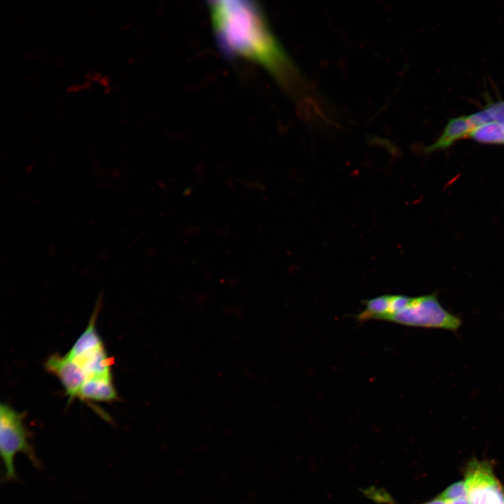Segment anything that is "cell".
Instances as JSON below:
<instances>
[{
	"label": "cell",
	"mask_w": 504,
	"mask_h": 504,
	"mask_svg": "<svg viewBox=\"0 0 504 504\" xmlns=\"http://www.w3.org/2000/svg\"><path fill=\"white\" fill-rule=\"evenodd\" d=\"M419 504H469L467 496L451 498L444 495L442 492L433 498Z\"/></svg>",
	"instance_id": "10"
},
{
	"label": "cell",
	"mask_w": 504,
	"mask_h": 504,
	"mask_svg": "<svg viewBox=\"0 0 504 504\" xmlns=\"http://www.w3.org/2000/svg\"><path fill=\"white\" fill-rule=\"evenodd\" d=\"M209 10L225 50L259 62L287 87L296 85L298 74L259 6L251 0H216L210 2Z\"/></svg>",
	"instance_id": "1"
},
{
	"label": "cell",
	"mask_w": 504,
	"mask_h": 504,
	"mask_svg": "<svg viewBox=\"0 0 504 504\" xmlns=\"http://www.w3.org/2000/svg\"><path fill=\"white\" fill-rule=\"evenodd\" d=\"M75 360L82 367L88 379L112 377L111 358L104 346Z\"/></svg>",
	"instance_id": "8"
},
{
	"label": "cell",
	"mask_w": 504,
	"mask_h": 504,
	"mask_svg": "<svg viewBox=\"0 0 504 504\" xmlns=\"http://www.w3.org/2000/svg\"><path fill=\"white\" fill-rule=\"evenodd\" d=\"M365 308L356 318L358 321H390L409 327L456 331L461 319L447 310L435 293L417 297L383 295L363 302Z\"/></svg>",
	"instance_id": "2"
},
{
	"label": "cell",
	"mask_w": 504,
	"mask_h": 504,
	"mask_svg": "<svg viewBox=\"0 0 504 504\" xmlns=\"http://www.w3.org/2000/svg\"><path fill=\"white\" fill-rule=\"evenodd\" d=\"M468 138L483 144H504V124L496 121L483 123L475 127Z\"/></svg>",
	"instance_id": "9"
},
{
	"label": "cell",
	"mask_w": 504,
	"mask_h": 504,
	"mask_svg": "<svg viewBox=\"0 0 504 504\" xmlns=\"http://www.w3.org/2000/svg\"><path fill=\"white\" fill-rule=\"evenodd\" d=\"M44 366L47 371L59 379L69 401L78 396L88 377L77 361L66 354L60 356L55 354L46 360Z\"/></svg>",
	"instance_id": "5"
},
{
	"label": "cell",
	"mask_w": 504,
	"mask_h": 504,
	"mask_svg": "<svg viewBox=\"0 0 504 504\" xmlns=\"http://www.w3.org/2000/svg\"><path fill=\"white\" fill-rule=\"evenodd\" d=\"M99 304L96 305L87 328L66 354L69 358L74 360L104 346L102 340L96 329L97 317L100 309Z\"/></svg>",
	"instance_id": "6"
},
{
	"label": "cell",
	"mask_w": 504,
	"mask_h": 504,
	"mask_svg": "<svg viewBox=\"0 0 504 504\" xmlns=\"http://www.w3.org/2000/svg\"><path fill=\"white\" fill-rule=\"evenodd\" d=\"M463 472L469 504H504V484L496 476L491 461L473 457Z\"/></svg>",
	"instance_id": "4"
},
{
	"label": "cell",
	"mask_w": 504,
	"mask_h": 504,
	"mask_svg": "<svg viewBox=\"0 0 504 504\" xmlns=\"http://www.w3.org/2000/svg\"><path fill=\"white\" fill-rule=\"evenodd\" d=\"M24 413L17 412L7 404H1L0 451L6 481L17 479L14 459L18 453L25 454L35 466L40 465L29 442V433L24 422Z\"/></svg>",
	"instance_id": "3"
},
{
	"label": "cell",
	"mask_w": 504,
	"mask_h": 504,
	"mask_svg": "<svg viewBox=\"0 0 504 504\" xmlns=\"http://www.w3.org/2000/svg\"><path fill=\"white\" fill-rule=\"evenodd\" d=\"M78 398L82 400L112 402L118 400V393L111 378L88 379L82 386Z\"/></svg>",
	"instance_id": "7"
}]
</instances>
